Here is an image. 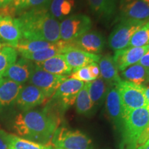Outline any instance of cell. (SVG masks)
Wrapping results in <instances>:
<instances>
[{
	"instance_id": "32",
	"label": "cell",
	"mask_w": 149,
	"mask_h": 149,
	"mask_svg": "<svg viewBox=\"0 0 149 149\" xmlns=\"http://www.w3.org/2000/svg\"><path fill=\"white\" fill-rule=\"evenodd\" d=\"M88 67L89 68V70H90L91 77L93 79H96L97 78L100 77V70L97 63L93 62L92 64H89Z\"/></svg>"
},
{
	"instance_id": "11",
	"label": "cell",
	"mask_w": 149,
	"mask_h": 149,
	"mask_svg": "<svg viewBox=\"0 0 149 149\" xmlns=\"http://www.w3.org/2000/svg\"><path fill=\"white\" fill-rule=\"evenodd\" d=\"M69 42L72 49L81 50L94 55L103 51L106 43L102 33L96 31H89Z\"/></svg>"
},
{
	"instance_id": "29",
	"label": "cell",
	"mask_w": 149,
	"mask_h": 149,
	"mask_svg": "<svg viewBox=\"0 0 149 149\" xmlns=\"http://www.w3.org/2000/svg\"><path fill=\"white\" fill-rule=\"evenodd\" d=\"M17 53L15 48L6 46L0 50V79L11 65L17 60Z\"/></svg>"
},
{
	"instance_id": "8",
	"label": "cell",
	"mask_w": 149,
	"mask_h": 149,
	"mask_svg": "<svg viewBox=\"0 0 149 149\" xmlns=\"http://www.w3.org/2000/svg\"><path fill=\"white\" fill-rule=\"evenodd\" d=\"M67 78H68V75L51 74L35 64V68L29 81L31 85L41 89L48 99L53 96L59 85Z\"/></svg>"
},
{
	"instance_id": "24",
	"label": "cell",
	"mask_w": 149,
	"mask_h": 149,
	"mask_svg": "<svg viewBox=\"0 0 149 149\" xmlns=\"http://www.w3.org/2000/svg\"><path fill=\"white\" fill-rule=\"evenodd\" d=\"M51 0H13L10 5L15 16L33 9L49 7Z\"/></svg>"
},
{
	"instance_id": "9",
	"label": "cell",
	"mask_w": 149,
	"mask_h": 149,
	"mask_svg": "<svg viewBox=\"0 0 149 149\" xmlns=\"http://www.w3.org/2000/svg\"><path fill=\"white\" fill-rule=\"evenodd\" d=\"M120 21H149V6L142 0H120Z\"/></svg>"
},
{
	"instance_id": "1",
	"label": "cell",
	"mask_w": 149,
	"mask_h": 149,
	"mask_svg": "<svg viewBox=\"0 0 149 149\" xmlns=\"http://www.w3.org/2000/svg\"><path fill=\"white\" fill-rule=\"evenodd\" d=\"M48 8L45 7L26 11L16 18L22 39L51 43L60 40V24L52 16Z\"/></svg>"
},
{
	"instance_id": "21",
	"label": "cell",
	"mask_w": 149,
	"mask_h": 149,
	"mask_svg": "<svg viewBox=\"0 0 149 149\" xmlns=\"http://www.w3.org/2000/svg\"><path fill=\"white\" fill-rule=\"evenodd\" d=\"M22 88V84L8 78H1L0 79V107H7L15 102Z\"/></svg>"
},
{
	"instance_id": "39",
	"label": "cell",
	"mask_w": 149,
	"mask_h": 149,
	"mask_svg": "<svg viewBox=\"0 0 149 149\" xmlns=\"http://www.w3.org/2000/svg\"><path fill=\"white\" fill-rule=\"evenodd\" d=\"M142 1L149 6V0H142Z\"/></svg>"
},
{
	"instance_id": "3",
	"label": "cell",
	"mask_w": 149,
	"mask_h": 149,
	"mask_svg": "<svg viewBox=\"0 0 149 149\" xmlns=\"http://www.w3.org/2000/svg\"><path fill=\"white\" fill-rule=\"evenodd\" d=\"M149 124V108L132 110L124 115L123 121V146L127 149H137L141 134Z\"/></svg>"
},
{
	"instance_id": "38",
	"label": "cell",
	"mask_w": 149,
	"mask_h": 149,
	"mask_svg": "<svg viewBox=\"0 0 149 149\" xmlns=\"http://www.w3.org/2000/svg\"><path fill=\"white\" fill-rule=\"evenodd\" d=\"M137 149H149V142L148 141H146L145 144L137 147Z\"/></svg>"
},
{
	"instance_id": "10",
	"label": "cell",
	"mask_w": 149,
	"mask_h": 149,
	"mask_svg": "<svg viewBox=\"0 0 149 149\" xmlns=\"http://www.w3.org/2000/svg\"><path fill=\"white\" fill-rule=\"evenodd\" d=\"M84 86V82L67 78L59 85L53 99L58 102L62 109L66 110L75 103L78 93Z\"/></svg>"
},
{
	"instance_id": "7",
	"label": "cell",
	"mask_w": 149,
	"mask_h": 149,
	"mask_svg": "<svg viewBox=\"0 0 149 149\" xmlns=\"http://www.w3.org/2000/svg\"><path fill=\"white\" fill-rule=\"evenodd\" d=\"M146 23L144 22L120 21L109 35L108 40L109 47L115 51L128 47L133 35Z\"/></svg>"
},
{
	"instance_id": "34",
	"label": "cell",
	"mask_w": 149,
	"mask_h": 149,
	"mask_svg": "<svg viewBox=\"0 0 149 149\" xmlns=\"http://www.w3.org/2000/svg\"><path fill=\"white\" fill-rule=\"evenodd\" d=\"M148 140H149V124L139 137L137 143V147L145 144Z\"/></svg>"
},
{
	"instance_id": "2",
	"label": "cell",
	"mask_w": 149,
	"mask_h": 149,
	"mask_svg": "<svg viewBox=\"0 0 149 149\" xmlns=\"http://www.w3.org/2000/svg\"><path fill=\"white\" fill-rule=\"evenodd\" d=\"M59 122V118L47 111H27L19 113L13 128L18 135L41 144L53 138Z\"/></svg>"
},
{
	"instance_id": "31",
	"label": "cell",
	"mask_w": 149,
	"mask_h": 149,
	"mask_svg": "<svg viewBox=\"0 0 149 149\" xmlns=\"http://www.w3.org/2000/svg\"><path fill=\"white\" fill-rule=\"evenodd\" d=\"M68 77L86 83L95 80L91 77L88 66L73 70V71H72V73H70V75H68Z\"/></svg>"
},
{
	"instance_id": "35",
	"label": "cell",
	"mask_w": 149,
	"mask_h": 149,
	"mask_svg": "<svg viewBox=\"0 0 149 149\" xmlns=\"http://www.w3.org/2000/svg\"><path fill=\"white\" fill-rule=\"evenodd\" d=\"M138 64L149 69V49L143 55V57L139 61Z\"/></svg>"
},
{
	"instance_id": "37",
	"label": "cell",
	"mask_w": 149,
	"mask_h": 149,
	"mask_svg": "<svg viewBox=\"0 0 149 149\" xmlns=\"http://www.w3.org/2000/svg\"><path fill=\"white\" fill-rule=\"evenodd\" d=\"M13 1V0H0V8H3L10 5Z\"/></svg>"
},
{
	"instance_id": "28",
	"label": "cell",
	"mask_w": 149,
	"mask_h": 149,
	"mask_svg": "<svg viewBox=\"0 0 149 149\" xmlns=\"http://www.w3.org/2000/svg\"><path fill=\"white\" fill-rule=\"evenodd\" d=\"M75 107L77 113L80 115L89 114L94 108L86 84H84L83 88L78 93L75 100Z\"/></svg>"
},
{
	"instance_id": "17",
	"label": "cell",
	"mask_w": 149,
	"mask_h": 149,
	"mask_svg": "<svg viewBox=\"0 0 149 149\" xmlns=\"http://www.w3.org/2000/svg\"><path fill=\"white\" fill-rule=\"evenodd\" d=\"M91 11L99 19L109 22L116 14L118 0H86Z\"/></svg>"
},
{
	"instance_id": "5",
	"label": "cell",
	"mask_w": 149,
	"mask_h": 149,
	"mask_svg": "<svg viewBox=\"0 0 149 149\" xmlns=\"http://www.w3.org/2000/svg\"><path fill=\"white\" fill-rule=\"evenodd\" d=\"M52 142L55 148L91 149L92 141L79 130L57 128L53 134Z\"/></svg>"
},
{
	"instance_id": "33",
	"label": "cell",
	"mask_w": 149,
	"mask_h": 149,
	"mask_svg": "<svg viewBox=\"0 0 149 149\" xmlns=\"http://www.w3.org/2000/svg\"><path fill=\"white\" fill-rule=\"evenodd\" d=\"M7 136L8 134L0 129V149H8Z\"/></svg>"
},
{
	"instance_id": "41",
	"label": "cell",
	"mask_w": 149,
	"mask_h": 149,
	"mask_svg": "<svg viewBox=\"0 0 149 149\" xmlns=\"http://www.w3.org/2000/svg\"><path fill=\"white\" fill-rule=\"evenodd\" d=\"M55 149H60V148H55Z\"/></svg>"
},
{
	"instance_id": "20",
	"label": "cell",
	"mask_w": 149,
	"mask_h": 149,
	"mask_svg": "<svg viewBox=\"0 0 149 149\" xmlns=\"http://www.w3.org/2000/svg\"><path fill=\"white\" fill-rule=\"evenodd\" d=\"M35 64L45 71L57 75L68 76L72 71L62 54H59L45 61L35 62Z\"/></svg>"
},
{
	"instance_id": "36",
	"label": "cell",
	"mask_w": 149,
	"mask_h": 149,
	"mask_svg": "<svg viewBox=\"0 0 149 149\" xmlns=\"http://www.w3.org/2000/svg\"><path fill=\"white\" fill-rule=\"evenodd\" d=\"M144 93L145 98H146V101L147 104V107L149 108V85L145 86L144 88Z\"/></svg>"
},
{
	"instance_id": "23",
	"label": "cell",
	"mask_w": 149,
	"mask_h": 149,
	"mask_svg": "<svg viewBox=\"0 0 149 149\" xmlns=\"http://www.w3.org/2000/svg\"><path fill=\"white\" fill-rule=\"evenodd\" d=\"M86 84L88 87L89 95L94 107L101 104L104 99H106L109 86L101 77Z\"/></svg>"
},
{
	"instance_id": "18",
	"label": "cell",
	"mask_w": 149,
	"mask_h": 149,
	"mask_svg": "<svg viewBox=\"0 0 149 149\" xmlns=\"http://www.w3.org/2000/svg\"><path fill=\"white\" fill-rule=\"evenodd\" d=\"M98 62L100 77L109 86H115L122 79L113 57L110 55L102 56Z\"/></svg>"
},
{
	"instance_id": "40",
	"label": "cell",
	"mask_w": 149,
	"mask_h": 149,
	"mask_svg": "<svg viewBox=\"0 0 149 149\" xmlns=\"http://www.w3.org/2000/svg\"><path fill=\"white\" fill-rule=\"evenodd\" d=\"M1 44H0V49H1Z\"/></svg>"
},
{
	"instance_id": "15",
	"label": "cell",
	"mask_w": 149,
	"mask_h": 149,
	"mask_svg": "<svg viewBox=\"0 0 149 149\" xmlns=\"http://www.w3.org/2000/svg\"><path fill=\"white\" fill-rule=\"evenodd\" d=\"M106 108L108 115L117 127H122L124 109L118 91L115 86H110L106 96Z\"/></svg>"
},
{
	"instance_id": "30",
	"label": "cell",
	"mask_w": 149,
	"mask_h": 149,
	"mask_svg": "<svg viewBox=\"0 0 149 149\" xmlns=\"http://www.w3.org/2000/svg\"><path fill=\"white\" fill-rule=\"evenodd\" d=\"M147 45H149V21L133 35L128 47H141Z\"/></svg>"
},
{
	"instance_id": "22",
	"label": "cell",
	"mask_w": 149,
	"mask_h": 149,
	"mask_svg": "<svg viewBox=\"0 0 149 149\" xmlns=\"http://www.w3.org/2000/svg\"><path fill=\"white\" fill-rule=\"evenodd\" d=\"M121 77L124 81L137 85L146 86L149 83V69L141 65H132L121 72Z\"/></svg>"
},
{
	"instance_id": "12",
	"label": "cell",
	"mask_w": 149,
	"mask_h": 149,
	"mask_svg": "<svg viewBox=\"0 0 149 149\" xmlns=\"http://www.w3.org/2000/svg\"><path fill=\"white\" fill-rule=\"evenodd\" d=\"M47 99L41 89L33 85H29L23 87L15 102L20 109L27 111L43 104Z\"/></svg>"
},
{
	"instance_id": "27",
	"label": "cell",
	"mask_w": 149,
	"mask_h": 149,
	"mask_svg": "<svg viewBox=\"0 0 149 149\" xmlns=\"http://www.w3.org/2000/svg\"><path fill=\"white\" fill-rule=\"evenodd\" d=\"M55 43H51L46 41L40 40H28L22 39L17 44L15 49L22 53H32L49 48Z\"/></svg>"
},
{
	"instance_id": "19",
	"label": "cell",
	"mask_w": 149,
	"mask_h": 149,
	"mask_svg": "<svg viewBox=\"0 0 149 149\" xmlns=\"http://www.w3.org/2000/svg\"><path fill=\"white\" fill-rule=\"evenodd\" d=\"M64 55L72 71L88 66L93 62L97 63L100 59V55L91 54L78 49H70L64 53Z\"/></svg>"
},
{
	"instance_id": "14",
	"label": "cell",
	"mask_w": 149,
	"mask_h": 149,
	"mask_svg": "<svg viewBox=\"0 0 149 149\" xmlns=\"http://www.w3.org/2000/svg\"><path fill=\"white\" fill-rule=\"evenodd\" d=\"M0 39L8 46L15 48L22 39L21 30L16 18L0 16Z\"/></svg>"
},
{
	"instance_id": "4",
	"label": "cell",
	"mask_w": 149,
	"mask_h": 149,
	"mask_svg": "<svg viewBox=\"0 0 149 149\" xmlns=\"http://www.w3.org/2000/svg\"><path fill=\"white\" fill-rule=\"evenodd\" d=\"M144 86L122 79L115 86L124 109V116L132 110L147 107Z\"/></svg>"
},
{
	"instance_id": "16",
	"label": "cell",
	"mask_w": 149,
	"mask_h": 149,
	"mask_svg": "<svg viewBox=\"0 0 149 149\" xmlns=\"http://www.w3.org/2000/svg\"><path fill=\"white\" fill-rule=\"evenodd\" d=\"M35 68V63L25 58H21L8 68L3 77L19 84L29 81Z\"/></svg>"
},
{
	"instance_id": "6",
	"label": "cell",
	"mask_w": 149,
	"mask_h": 149,
	"mask_svg": "<svg viewBox=\"0 0 149 149\" xmlns=\"http://www.w3.org/2000/svg\"><path fill=\"white\" fill-rule=\"evenodd\" d=\"M60 40L71 42L88 32L92 28V21L84 14L72 15L65 19L59 24Z\"/></svg>"
},
{
	"instance_id": "13",
	"label": "cell",
	"mask_w": 149,
	"mask_h": 149,
	"mask_svg": "<svg viewBox=\"0 0 149 149\" xmlns=\"http://www.w3.org/2000/svg\"><path fill=\"white\" fill-rule=\"evenodd\" d=\"M149 49V45L141 47H128L115 51L113 59L118 70L123 71L132 65L137 64Z\"/></svg>"
},
{
	"instance_id": "42",
	"label": "cell",
	"mask_w": 149,
	"mask_h": 149,
	"mask_svg": "<svg viewBox=\"0 0 149 149\" xmlns=\"http://www.w3.org/2000/svg\"><path fill=\"white\" fill-rule=\"evenodd\" d=\"M148 141V142H149V140H148V141Z\"/></svg>"
},
{
	"instance_id": "25",
	"label": "cell",
	"mask_w": 149,
	"mask_h": 149,
	"mask_svg": "<svg viewBox=\"0 0 149 149\" xmlns=\"http://www.w3.org/2000/svg\"><path fill=\"white\" fill-rule=\"evenodd\" d=\"M8 149H53L49 144H41L27 139L20 138L17 136L8 134Z\"/></svg>"
},
{
	"instance_id": "26",
	"label": "cell",
	"mask_w": 149,
	"mask_h": 149,
	"mask_svg": "<svg viewBox=\"0 0 149 149\" xmlns=\"http://www.w3.org/2000/svg\"><path fill=\"white\" fill-rule=\"evenodd\" d=\"M74 6V0H51L49 11L56 19L62 20L72 12Z\"/></svg>"
}]
</instances>
